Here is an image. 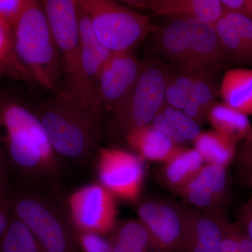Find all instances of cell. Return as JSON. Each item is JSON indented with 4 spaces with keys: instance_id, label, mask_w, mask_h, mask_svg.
Wrapping results in <instances>:
<instances>
[{
    "instance_id": "obj_5",
    "label": "cell",
    "mask_w": 252,
    "mask_h": 252,
    "mask_svg": "<svg viewBox=\"0 0 252 252\" xmlns=\"http://www.w3.org/2000/svg\"><path fill=\"white\" fill-rule=\"evenodd\" d=\"M11 211L36 237L46 252H84L66 207L39 190L18 192Z\"/></svg>"
},
{
    "instance_id": "obj_6",
    "label": "cell",
    "mask_w": 252,
    "mask_h": 252,
    "mask_svg": "<svg viewBox=\"0 0 252 252\" xmlns=\"http://www.w3.org/2000/svg\"><path fill=\"white\" fill-rule=\"evenodd\" d=\"M172 69L160 60L142 61V69L133 89L113 112L112 127L125 137L132 129L152 124L165 104V92Z\"/></svg>"
},
{
    "instance_id": "obj_25",
    "label": "cell",
    "mask_w": 252,
    "mask_h": 252,
    "mask_svg": "<svg viewBox=\"0 0 252 252\" xmlns=\"http://www.w3.org/2000/svg\"><path fill=\"white\" fill-rule=\"evenodd\" d=\"M214 26L229 61L252 65V55L233 23L223 15Z\"/></svg>"
},
{
    "instance_id": "obj_38",
    "label": "cell",
    "mask_w": 252,
    "mask_h": 252,
    "mask_svg": "<svg viewBox=\"0 0 252 252\" xmlns=\"http://www.w3.org/2000/svg\"><path fill=\"white\" fill-rule=\"evenodd\" d=\"M11 215L9 199H8L4 193H0V237L4 233L9 222Z\"/></svg>"
},
{
    "instance_id": "obj_1",
    "label": "cell",
    "mask_w": 252,
    "mask_h": 252,
    "mask_svg": "<svg viewBox=\"0 0 252 252\" xmlns=\"http://www.w3.org/2000/svg\"><path fill=\"white\" fill-rule=\"evenodd\" d=\"M0 144L9 167L23 178L37 185H51L59 180V156L36 110L3 91H0Z\"/></svg>"
},
{
    "instance_id": "obj_35",
    "label": "cell",
    "mask_w": 252,
    "mask_h": 252,
    "mask_svg": "<svg viewBox=\"0 0 252 252\" xmlns=\"http://www.w3.org/2000/svg\"><path fill=\"white\" fill-rule=\"evenodd\" d=\"M225 12L243 15L252 19V0H220Z\"/></svg>"
},
{
    "instance_id": "obj_26",
    "label": "cell",
    "mask_w": 252,
    "mask_h": 252,
    "mask_svg": "<svg viewBox=\"0 0 252 252\" xmlns=\"http://www.w3.org/2000/svg\"><path fill=\"white\" fill-rule=\"evenodd\" d=\"M0 76L26 82L33 81L30 73L23 67L15 54L13 36L0 26Z\"/></svg>"
},
{
    "instance_id": "obj_8",
    "label": "cell",
    "mask_w": 252,
    "mask_h": 252,
    "mask_svg": "<svg viewBox=\"0 0 252 252\" xmlns=\"http://www.w3.org/2000/svg\"><path fill=\"white\" fill-rule=\"evenodd\" d=\"M115 197L100 184H91L71 194L66 209L76 229L102 235L117 225Z\"/></svg>"
},
{
    "instance_id": "obj_19",
    "label": "cell",
    "mask_w": 252,
    "mask_h": 252,
    "mask_svg": "<svg viewBox=\"0 0 252 252\" xmlns=\"http://www.w3.org/2000/svg\"><path fill=\"white\" fill-rule=\"evenodd\" d=\"M158 31V45L162 54L173 63L176 72H187L189 61L187 19L171 18V21Z\"/></svg>"
},
{
    "instance_id": "obj_40",
    "label": "cell",
    "mask_w": 252,
    "mask_h": 252,
    "mask_svg": "<svg viewBox=\"0 0 252 252\" xmlns=\"http://www.w3.org/2000/svg\"><path fill=\"white\" fill-rule=\"evenodd\" d=\"M9 164L6 160L4 150L0 144V193H4L6 176H7Z\"/></svg>"
},
{
    "instance_id": "obj_34",
    "label": "cell",
    "mask_w": 252,
    "mask_h": 252,
    "mask_svg": "<svg viewBox=\"0 0 252 252\" xmlns=\"http://www.w3.org/2000/svg\"><path fill=\"white\" fill-rule=\"evenodd\" d=\"M151 124L155 126L158 130L162 131L177 145L180 146V144L187 142L161 112H159L158 114L154 117Z\"/></svg>"
},
{
    "instance_id": "obj_27",
    "label": "cell",
    "mask_w": 252,
    "mask_h": 252,
    "mask_svg": "<svg viewBox=\"0 0 252 252\" xmlns=\"http://www.w3.org/2000/svg\"><path fill=\"white\" fill-rule=\"evenodd\" d=\"M200 74L172 72L165 92V103L174 108L183 110L194 84Z\"/></svg>"
},
{
    "instance_id": "obj_21",
    "label": "cell",
    "mask_w": 252,
    "mask_h": 252,
    "mask_svg": "<svg viewBox=\"0 0 252 252\" xmlns=\"http://www.w3.org/2000/svg\"><path fill=\"white\" fill-rule=\"evenodd\" d=\"M206 119L219 133L237 143L248 138L252 132L248 116L225 102H215L207 114Z\"/></svg>"
},
{
    "instance_id": "obj_33",
    "label": "cell",
    "mask_w": 252,
    "mask_h": 252,
    "mask_svg": "<svg viewBox=\"0 0 252 252\" xmlns=\"http://www.w3.org/2000/svg\"><path fill=\"white\" fill-rule=\"evenodd\" d=\"M223 238L220 245V252H239L236 237L235 224L229 223L225 217L221 220Z\"/></svg>"
},
{
    "instance_id": "obj_22",
    "label": "cell",
    "mask_w": 252,
    "mask_h": 252,
    "mask_svg": "<svg viewBox=\"0 0 252 252\" xmlns=\"http://www.w3.org/2000/svg\"><path fill=\"white\" fill-rule=\"evenodd\" d=\"M220 94V88L214 73L199 74L183 112L201 126L206 119L209 109Z\"/></svg>"
},
{
    "instance_id": "obj_17",
    "label": "cell",
    "mask_w": 252,
    "mask_h": 252,
    "mask_svg": "<svg viewBox=\"0 0 252 252\" xmlns=\"http://www.w3.org/2000/svg\"><path fill=\"white\" fill-rule=\"evenodd\" d=\"M124 139L141 159L149 161L164 163L180 148L152 124L132 129Z\"/></svg>"
},
{
    "instance_id": "obj_2",
    "label": "cell",
    "mask_w": 252,
    "mask_h": 252,
    "mask_svg": "<svg viewBox=\"0 0 252 252\" xmlns=\"http://www.w3.org/2000/svg\"><path fill=\"white\" fill-rule=\"evenodd\" d=\"M15 54L36 81L60 94L62 64L59 46L40 1L29 0L13 34Z\"/></svg>"
},
{
    "instance_id": "obj_23",
    "label": "cell",
    "mask_w": 252,
    "mask_h": 252,
    "mask_svg": "<svg viewBox=\"0 0 252 252\" xmlns=\"http://www.w3.org/2000/svg\"><path fill=\"white\" fill-rule=\"evenodd\" d=\"M193 143L206 164L226 168L234 160L236 143L217 131L202 132Z\"/></svg>"
},
{
    "instance_id": "obj_7",
    "label": "cell",
    "mask_w": 252,
    "mask_h": 252,
    "mask_svg": "<svg viewBox=\"0 0 252 252\" xmlns=\"http://www.w3.org/2000/svg\"><path fill=\"white\" fill-rule=\"evenodd\" d=\"M90 18L99 42L112 53L132 50L157 31L145 15L108 0H78Z\"/></svg>"
},
{
    "instance_id": "obj_37",
    "label": "cell",
    "mask_w": 252,
    "mask_h": 252,
    "mask_svg": "<svg viewBox=\"0 0 252 252\" xmlns=\"http://www.w3.org/2000/svg\"><path fill=\"white\" fill-rule=\"evenodd\" d=\"M112 252H167L160 250H154L141 247L134 244L123 243L117 240H109Z\"/></svg>"
},
{
    "instance_id": "obj_18",
    "label": "cell",
    "mask_w": 252,
    "mask_h": 252,
    "mask_svg": "<svg viewBox=\"0 0 252 252\" xmlns=\"http://www.w3.org/2000/svg\"><path fill=\"white\" fill-rule=\"evenodd\" d=\"M204 162L196 149L180 147L164 162L159 178L167 188L178 192L196 177L205 165Z\"/></svg>"
},
{
    "instance_id": "obj_39",
    "label": "cell",
    "mask_w": 252,
    "mask_h": 252,
    "mask_svg": "<svg viewBox=\"0 0 252 252\" xmlns=\"http://www.w3.org/2000/svg\"><path fill=\"white\" fill-rule=\"evenodd\" d=\"M235 237L238 244L239 252H252V240L248 235L235 224Z\"/></svg>"
},
{
    "instance_id": "obj_12",
    "label": "cell",
    "mask_w": 252,
    "mask_h": 252,
    "mask_svg": "<svg viewBox=\"0 0 252 252\" xmlns=\"http://www.w3.org/2000/svg\"><path fill=\"white\" fill-rule=\"evenodd\" d=\"M226 168L206 164L191 182L177 193L186 201L208 216L223 215V206L229 197Z\"/></svg>"
},
{
    "instance_id": "obj_9",
    "label": "cell",
    "mask_w": 252,
    "mask_h": 252,
    "mask_svg": "<svg viewBox=\"0 0 252 252\" xmlns=\"http://www.w3.org/2000/svg\"><path fill=\"white\" fill-rule=\"evenodd\" d=\"M97 176L99 184L114 197L127 201L137 200L143 185L142 159L127 151L117 148H99Z\"/></svg>"
},
{
    "instance_id": "obj_10",
    "label": "cell",
    "mask_w": 252,
    "mask_h": 252,
    "mask_svg": "<svg viewBox=\"0 0 252 252\" xmlns=\"http://www.w3.org/2000/svg\"><path fill=\"white\" fill-rule=\"evenodd\" d=\"M138 220L154 241L167 252H182L185 238L184 206L163 200L142 202Z\"/></svg>"
},
{
    "instance_id": "obj_13",
    "label": "cell",
    "mask_w": 252,
    "mask_h": 252,
    "mask_svg": "<svg viewBox=\"0 0 252 252\" xmlns=\"http://www.w3.org/2000/svg\"><path fill=\"white\" fill-rule=\"evenodd\" d=\"M189 34V73H214L229 62L215 26L187 19Z\"/></svg>"
},
{
    "instance_id": "obj_16",
    "label": "cell",
    "mask_w": 252,
    "mask_h": 252,
    "mask_svg": "<svg viewBox=\"0 0 252 252\" xmlns=\"http://www.w3.org/2000/svg\"><path fill=\"white\" fill-rule=\"evenodd\" d=\"M148 8L157 16L195 19L215 24L224 14L220 0H152Z\"/></svg>"
},
{
    "instance_id": "obj_29",
    "label": "cell",
    "mask_w": 252,
    "mask_h": 252,
    "mask_svg": "<svg viewBox=\"0 0 252 252\" xmlns=\"http://www.w3.org/2000/svg\"><path fill=\"white\" fill-rule=\"evenodd\" d=\"M28 3L29 0H0V26L5 32L13 36Z\"/></svg>"
},
{
    "instance_id": "obj_24",
    "label": "cell",
    "mask_w": 252,
    "mask_h": 252,
    "mask_svg": "<svg viewBox=\"0 0 252 252\" xmlns=\"http://www.w3.org/2000/svg\"><path fill=\"white\" fill-rule=\"evenodd\" d=\"M0 252H46L29 228L11 211L9 222L0 237Z\"/></svg>"
},
{
    "instance_id": "obj_15",
    "label": "cell",
    "mask_w": 252,
    "mask_h": 252,
    "mask_svg": "<svg viewBox=\"0 0 252 252\" xmlns=\"http://www.w3.org/2000/svg\"><path fill=\"white\" fill-rule=\"evenodd\" d=\"M77 14L83 69L91 90L97 97L101 72L113 53L106 49L97 39L91 26L90 18L78 1Z\"/></svg>"
},
{
    "instance_id": "obj_4",
    "label": "cell",
    "mask_w": 252,
    "mask_h": 252,
    "mask_svg": "<svg viewBox=\"0 0 252 252\" xmlns=\"http://www.w3.org/2000/svg\"><path fill=\"white\" fill-rule=\"evenodd\" d=\"M53 149L59 157L84 165L97 148L98 118L61 94L36 110Z\"/></svg>"
},
{
    "instance_id": "obj_31",
    "label": "cell",
    "mask_w": 252,
    "mask_h": 252,
    "mask_svg": "<svg viewBox=\"0 0 252 252\" xmlns=\"http://www.w3.org/2000/svg\"><path fill=\"white\" fill-rule=\"evenodd\" d=\"M77 230L84 252H112L110 241L102 235Z\"/></svg>"
},
{
    "instance_id": "obj_36",
    "label": "cell",
    "mask_w": 252,
    "mask_h": 252,
    "mask_svg": "<svg viewBox=\"0 0 252 252\" xmlns=\"http://www.w3.org/2000/svg\"><path fill=\"white\" fill-rule=\"evenodd\" d=\"M238 225L252 240V195L240 211Z\"/></svg>"
},
{
    "instance_id": "obj_3",
    "label": "cell",
    "mask_w": 252,
    "mask_h": 252,
    "mask_svg": "<svg viewBox=\"0 0 252 252\" xmlns=\"http://www.w3.org/2000/svg\"><path fill=\"white\" fill-rule=\"evenodd\" d=\"M40 1L61 53L62 81L59 94L99 117L100 108L98 99L91 90L83 69L77 0Z\"/></svg>"
},
{
    "instance_id": "obj_20",
    "label": "cell",
    "mask_w": 252,
    "mask_h": 252,
    "mask_svg": "<svg viewBox=\"0 0 252 252\" xmlns=\"http://www.w3.org/2000/svg\"><path fill=\"white\" fill-rule=\"evenodd\" d=\"M220 93L223 102L245 115H252V69L236 68L227 71Z\"/></svg>"
},
{
    "instance_id": "obj_28",
    "label": "cell",
    "mask_w": 252,
    "mask_h": 252,
    "mask_svg": "<svg viewBox=\"0 0 252 252\" xmlns=\"http://www.w3.org/2000/svg\"><path fill=\"white\" fill-rule=\"evenodd\" d=\"M160 112L171 123L186 142H193L201 133L200 126L182 110L165 103Z\"/></svg>"
},
{
    "instance_id": "obj_14",
    "label": "cell",
    "mask_w": 252,
    "mask_h": 252,
    "mask_svg": "<svg viewBox=\"0 0 252 252\" xmlns=\"http://www.w3.org/2000/svg\"><path fill=\"white\" fill-rule=\"evenodd\" d=\"M185 238L182 252H220L224 215L210 217L184 206Z\"/></svg>"
},
{
    "instance_id": "obj_30",
    "label": "cell",
    "mask_w": 252,
    "mask_h": 252,
    "mask_svg": "<svg viewBox=\"0 0 252 252\" xmlns=\"http://www.w3.org/2000/svg\"><path fill=\"white\" fill-rule=\"evenodd\" d=\"M233 160L240 180L252 187V132L237 147Z\"/></svg>"
},
{
    "instance_id": "obj_32",
    "label": "cell",
    "mask_w": 252,
    "mask_h": 252,
    "mask_svg": "<svg viewBox=\"0 0 252 252\" xmlns=\"http://www.w3.org/2000/svg\"><path fill=\"white\" fill-rule=\"evenodd\" d=\"M223 16L233 23L252 56V19L233 12H225Z\"/></svg>"
},
{
    "instance_id": "obj_11",
    "label": "cell",
    "mask_w": 252,
    "mask_h": 252,
    "mask_svg": "<svg viewBox=\"0 0 252 252\" xmlns=\"http://www.w3.org/2000/svg\"><path fill=\"white\" fill-rule=\"evenodd\" d=\"M142 61L131 53H113L99 77V108L114 112L129 95L138 79Z\"/></svg>"
}]
</instances>
